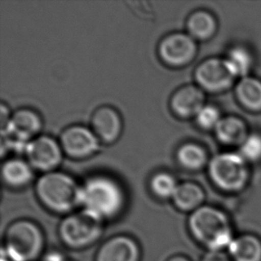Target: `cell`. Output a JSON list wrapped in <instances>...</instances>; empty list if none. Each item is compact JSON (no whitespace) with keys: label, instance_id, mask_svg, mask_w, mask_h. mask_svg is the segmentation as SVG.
Returning a JSON list of instances; mask_svg holds the SVG:
<instances>
[{"label":"cell","instance_id":"cell-20","mask_svg":"<svg viewBox=\"0 0 261 261\" xmlns=\"http://www.w3.org/2000/svg\"><path fill=\"white\" fill-rule=\"evenodd\" d=\"M2 175L8 186L21 187L31 181L32 171L28 164L21 160H10L4 164Z\"/></svg>","mask_w":261,"mask_h":261},{"label":"cell","instance_id":"cell-23","mask_svg":"<svg viewBox=\"0 0 261 261\" xmlns=\"http://www.w3.org/2000/svg\"><path fill=\"white\" fill-rule=\"evenodd\" d=\"M177 187L176 179L168 173L157 174L151 181V189L153 194L162 199H172Z\"/></svg>","mask_w":261,"mask_h":261},{"label":"cell","instance_id":"cell-7","mask_svg":"<svg viewBox=\"0 0 261 261\" xmlns=\"http://www.w3.org/2000/svg\"><path fill=\"white\" fill-rule=\"evenodd\" d=\"M41 127L37 113L30 110H21L11 117L7 126L1 129V150L6 148L14 152H25L30 139Z\"/></svg>","mask_w":261,"mask_h":261},{"label":"cell","instance_id":"cell-13","mask_svg":"<svg viewBox=\"0 0 261 261\" xmlns=\"http://www.w3.org/2000/svg\"><path fill=\"white\" fill-rule=\"evenodd\" d=\"M205 95L200 87L186 86L174 94L171 108L174 113L183 118L195 117L205 106Z\"/></svg>","mask_w":261,"mask_h":261},{"label":"cell","instance_id":"cell-6","mask_svg":"<svg viewBox=\"0 0 261 261\" xmlns=\"http://www.w3.org/2000/svg\"><path fill=\"white\" fill-rule=\"evenodd\" d=\"M58 232L64 245L73 250H82L101 238L103 222L82 211L66 216L60 223Z\"/></svg>","mask_w":261,"mask_h":261},{"label":"cell","instance_id":"cell-3","mask_svg":"<svg viewBox=\"0 0 261 261\" xmlns=\"http://www.w3.org/2000/svg\"><path fill=\"white\" fill-rule=\"evenodd\" d=\"M45 237L40 226L29 219H19L7 227L2 252L11 261H35L42 254Z\"/></svg>","mask_w":261,"mask_h":261},{"label":"cell","instance_id":"cell-4","mask_svg":"<svg viewBox=\"0 0 261 261\" xmlns=\"http://www.w3.org/2000/svg\"><path fill=\"white\" fill-rule=\"evenodd\" d=\"M36 192L42 204L55 213L68 214L80 205L81 187L65 174L50 172L41 176Z\"/></svg>","mask_w":261,"mask_h":261},{"label":"cell","instance_id":"cell-11","mask_svg":"<svg viewBox=\"0 0 261 261\" xmlns=\"http://www.w3.org/2000/svg\"><path fill=\"white\" fill-rule=\"evenodd\" d=\"M25 152L32 166L41 170H53L62 159L59 145L54 139L47 137L32 140L29 143Z\"/></svg>","mask_w":261,"mask_h":261},{"label":"cell","instance_id":"cell-25","mask_svg":"<svg viewBox=\"0 0 261 261\" xmlns=\"http://www.w3.org/2000/svg\"><path fill=\"white\" fill-rule=\"evenodd\" d=\"M222 117L219 110L213 106H204L195 116L198 125L204 129H215Z\"/></svg>","mask_w":261,"mask_h":261},{"label":"cell","instance_id":"cell-28","mask_svg":"<svg viewBox=\"0 0 261 261\" xmlns=\"http://www.w3.org/2000/svg\"><path fill=\"white\" fill-rule=\"evenodd\" d=\"M167 261H191L189 258L185 257L183 255H175Z\"/></svg>","mask_w":261,"mask_h":261},{"label":"cell","instance_id":"cell-17","mask_svg":"<svg viewBox=\"0 0 261 261\" xmlns=\"http://www.w3.org/2000/svg\"><path fill=\"white\" fill-rule=\"evenodd\" d=\"M236 96L244 109L253 113L261 112V81L247 76L236 86Z\"/></svg>","mask_w":261,"mask_h":261},{"label":"cell","instance_id":"cell-26","mask_svg":"<svg viewBox=\"0 0 261 261\" xmlns=\"http://www.w3.org/2000/svg\"><path fill=\"white\" fill-rule=\"evenodd\" d=\"M201 261H232V259L224 251H208Z\"/></svg>","mask_w":261,"mask_h":261},{"label":"cell","instance_id":"cell-18","mask_svg":"<svg viewBox=\"0 0 261 261\" xmlns=\"http://www.w3.org/2000/svg\"><path fill=\"white\" fill-rule=\"evenodd\" d=\"M204 191L197 184L187 183L178 185L172 200L176 208L181 212H194L201 207L204 201Z\"/></svg>","mask_w":261,"mask_h":261},{"label":"cell","instance_id":"cell-1","mask_svg":"<svg viewBox=\"0 0 261 261\" xmlns=\"http://www.w3.org/2000/svg\"><path fill=\"white\" fill-rule=\"evenodd\" d=\"M124 203L123 191L109 177L94 176L81 187L80 205L83 211L102 222L119 215Z\"/></svg>","mask_w":261,"mask_h":261},{"label":"cell","instance_id":"cell-5","mask_svg":"<svg viewBox=\"0 0 261 261\" xmlns=\"http://www.w3.org/2000/svg\"><path fill=\"white\" fill-rule=\"evenodd\" d=\"M208 176L212 183L226 193H238L250 179L249 165L239 152H221L208 163Z\"/></svg>","mask_w":261,"mask_h":261},{"label":"cell","instance_id":"cell-21","mask_svg":"<svg viewBox=\"0 0 261 261\" xmlns=\"http://www.w3.org/2000/svg\"><path fill=\"white\" fill-rule=\"evenodd\" d=\"M177 160L187 170H197L207 163L208 155L204 149L200 145L188 143L180 147L177 152Z\"/></svg>","mask_w":261,"mask_h":261},{"label":"cell","instance_id":"cell-24","mask_svg":"<svg viewBox=\"0 0 261 261\" xmlns=\"http://www.w3.org/2000/svg\"><path fill=\"white\" fill-rule=\"evenodd\" d=\"M241 155L249 163H258L261 161V134L254 132L249 134L240 146Z\"/></svg>","mask_w":261,"mask_h":261},{"label":"cell","instance_id":"cell-10","mask_svg":"<svg viewBox=\"0 0 261 261\" xmlns=\"http://www.w3.org/2000/svg\"><path fill=\"white\" fill-rule=\"evenodd\" d=\"M141 250L134 238L119 234L110 238L100 247L95 261H140Z\"/></svg>","mask_w":261,"mask_h":261},{"label":"cell","instance_id":"cell-15","mask_svg":"<svg viewBox=\"0 0 261 261\" xmlns=\"http://www.w3.org/2000/svg\"><path fill=\"white\" fill-rule=\"evenodd\" d=\"M214 130L219 141L229 146L240 147L249 136L247 125L237 116L222 117Z\"/></svg>","mask_w":261,"mask_h":261},{"label":"cell","instance_id":"cell-2","mask_svg":"<svg viewBox=\"0 0 261 261\" xmlns=\"http://www.w3.org/2000/svg\"><path fill=\"white\" fill-rule=\"evenodd\" d=\"M188 228L192 237L208 251L227 250L234 238L228 217L212 206H201L192 212Z\"/></svg>","mask_w":261,"mask_h":261},{"label":"cell","instance_id":"cell-12","mask_svg":"<svg viewBox=\"0 0 261 261\" xmlns=\"http://www.w3.org/2000/svg\"><path fill=\"white\" fill-rule=\"evenodd\" d=\"M61 143L67 154L74 158H84L98 149L95 135L83 127H71L64 131Z\"/></svg>","mask_w":261,"mask_h":261},{"label":"cell","instance_id":"cell-29","mask_svg":"<svg viewBox=\"0 0 261 261\" xmlns=\"http://www.w3.org/2000/svg\"><path fill=\"white\" fill-rule=\"evenodd\" d=\"M68 261H71V260H68Z\"/></svg>","mask_w":261,"mask_h":261},{"label":"cell","instance_id":"cell-19","mask_svg":"<svg viewBox=\"0 0 261 261\" xmlns=\"http://www.w3.org/2000/svg\"><path fill=\"white\" fill-rule=\"evenodd\" d=\"M218 29L216 18L207 11H197L187 21V30L194 39L207 40L215 35Z\"/></svg>","mask_w":261,"mask_h":261},{"label":"cell","instance_id":"cell-27","mask_svg":"<svg viewBox=\"0 0 261 261\" xmlns=\"http://www.w3.org/2000/svg\"><path fill=\"white\" fill-rule=\"evenodd\" d=\"M44 261H68V259L60 252L52 251L45 256Z\"/></svg>","mask_w":261,"mask_h":261},{"label":"cell","instance_id":"cell-9","mask_svg":"<svg viewBox=\"0 0 261 261\" xmlns=\"http://www.w3.org/2000/svg\"><path fill=\"white\" fill-rule=\"evenodd\" d=\"M160 56L166 64L182 66L194 60L197 45L190 35L174 33L163 39L159 48Z\"/></svg>","mask_w":261,"mask_h":261},{"label":"cell","instance_id":"cell-22","mask_svg":"<svg viewBox=\"0 0 261 261\" xmlns=\"http://www.w3.org/2000/svg\"><path fill=\"white\" fill-rule=\"evenodd\" d=\"M226 59L237 77L242 79L249 76L253 65V57L247 48L242 46H233L229 50Z\"/></svg>","mask_w":261,"mask_h":261},{"label":"cell","instance_id":"cell-14","mask_svg":"<svg viewBox=\"0 0 261 261\" xmlns=\"http://www.w3.org/2000/svg\"><path fill=\"white\" fill-rule=\"evenodd\" d=\"M92 125L95 134L106 143L115 141L121 131L120 116L111 107L99 108L93 116Z\"/></svg>","mask_w":261,"mask_h":261},{"label":"cell","instance_id":"cell-16","mask_svg":"<svg viewBox=\"0 0 261 261\" xmlns=\"http://www.w3.org/2000/svg\"><path fill=\"white\" fill-rule=\"evenodd\" d=\"M232 261H261V240L251 233L234 237L227 249Z\"/></svg>","mask_w":261,"mask_h":261},{"label":"cell","instance_id":"cell-8","mask_svg":"<svg viewBox=\"0 0 261 261\" xmlns=\"http://www.w3.org/2000/svg\"><path fill=\"white\" fill-rule=\"evenodd\" d=\"M238 78L226 58H208L195 71L198 85L205 91L221 93L233 86Z\"/></svg>","mask_w":261,"mask_h":261}]
</instances>
